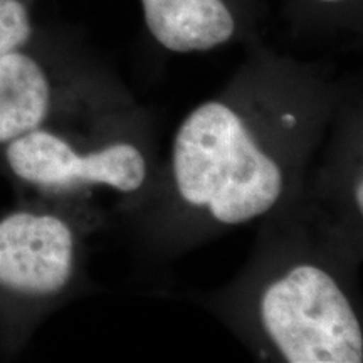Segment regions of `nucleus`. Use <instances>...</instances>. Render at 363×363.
I'll list each match as a JSON object with an SVG mask.
<instances>
[{
	"label": "nucleus",
	"mask_w": 363,
	"mask_h": 363,
	"mask_svg": "<svg viewBox=\"0 0 363 363\" xmlns=\"http://www.w3.org/2000/svg\"><path fill=\"white\" fill-rule=\"evenodd\" d=\"M153 43L174 54H201L261 39L267 0H140Z\"/></svg>",
	"instance_id": "0eeeda50"
},
{
	"label": "nucleus",
	"mask_w": 363,
	"mask_h": 363,
	"mask_svg": "<svg viewBox=\"0 0 363 363\" xmlns=\"http://www.w3.org/2000/svg\"><path fill=\"white\" fill-rule=\"evenodd\" d=\"M4 158L17 180L49 197L93 208L94 197L111 199L123 219L148 197L160 165L153 118L140 103L69 131L40 126L6 143Z\"/></svg>",
	"instance_id": "7ed1b4c3"
},
{
	"label": "nucleus",
	"mask_w": 363,
	"mask_h": 363,
	"mask_svg": "<svg viewBox=\"0 0 363 363\" xmlns=\"http://www.w3.org/2000/svg\"><path fill=\"white\" fill-rule=\"evenodd\" d=\"M353 89L328 65L247 44L229 81L177 126L148 197L123 219L136 247L172 259L293 202Z\"/></svg>",
	"instance_id": "f257e3e1"
},
{
	"label": "nucleus",
	"mask_w": 363,
	"mask_h": 363,
	"mask_svg": "<svg viewBox=\"0 0 363 363\" xmlns=\"http://www.w3.org/2000/svg\"><path fill=\"white\" fill-rule=\"evenodd\" d=\"M286 17L298 34H360L363 0H283Z\"/></svg>",
	"instance_id": "6e6552de"
},
{
	"label": "nucleus",
	"mask_w": 363,
	"mask_h": 363,
	"mask_svg": "<svg viewBox=\"0 0 363 363\" xmlns=\"http://www.w3.org/2000/svg\"><path fill=\"white\" fill-rule=\"evenodd\" d=\"M35 0H0V57L33 38Z\"/></svg>",
	"instance_id": "1a4fd4ad"
},
{
	"label": "nucleus",
	"mask_w": 363,
	"mask_h": 363,
	"mask_svg": "<svg viewBox=\"0 0 363 363\" xmlns=\"http://www.w3.org/2000/svg\"><path fill=\"white\" fill-rule=\"evenodd\" d=\"M108 222L104 212L21 208L0 219V293L38 306L56 303L84 278V239Z\"/></svg>",
	"instance_id": "39448f33"
},
{
	"label": "nucleus",
	"mask_w": 363,
	"mask_h": 363,
	"mask_svg": "<svg viewBox=\"0 0 363 363\" xmlns=\"http://www.w3.org/2000/svg\"><path fill=\"white\" fill-rule=\"evenodd\" d=\"M110 61L81 43L33 38L0 57V145L48 125L52 116L81 120L136 104Z\"/></svg>",
	"instance_id": "20e7f679"
},
{
	"label": "nucleus",
	"mask_w": 363,
	"mask_h": 363,
	"mask_svg": "<svg viewBox=\"0 0 363 363\" xmlns=\"http://www.w3.org/2000/svg\"><path fill=\"white\" fill-rule=\"evenodd\" d=\"M298 201L363 252V111L353 89L308 170Z\"/></svg>",
	"instance_id": "423d86ee"
},
{
	"label": "nucleus",
	"mask_w": 363,
	"mask_h": 363,
	"mask_svg": "<svg viewBox=\"0 0 363 363\" xmlns=\"http://www.w3.org/2000/svg\"><path fill=\"white\" fill-rule=\"evenodd\" d=\"M360 262L362 251L296 197L259 222L251 257L235 278L187 298L257 362L362 363Z\"/></svg>",
	"instance_id": "f03ea898"
}]
</instances>
